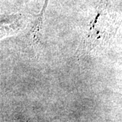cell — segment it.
Instances as JSON below:
<instances>
[{"mask_svg": "<svg viewBox=\"0 0 122 122\" xmlns=\"http://www.w3.org/2000/svg\"><path fill=\"white\" fill-rule=\"evenodd\" d=\"M25 22L17 16L0 19V39L18 33L25 26Z\"/></svg>", "mask_w": 122, "mask_h": 122, "instance_id": "1", "label": "cell"}]
</instances>
